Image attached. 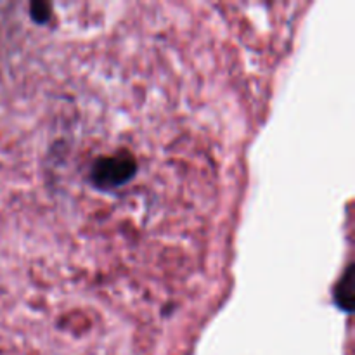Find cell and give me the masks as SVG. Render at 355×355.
<instances>
[{
	"instance_id": "obj_1",
	"label": "cell",
	"mask_w": 355,
	"mask_h": 355,
	"mask_svg": "<svg viewBox=\"0 0 355 355\" xmlns=\"http://www.w3.org/2000/svg\"><path fill=\"white\" fill-rule=\"evenodd\" d=\"M137 172V163L128 153L103 156L92 166V182L99 189H116L127 184Z\"/></svg>"
},
{
	"instance_id": "obj_2",
	"label": "cell",
	"mask_w": 355,
	"mask_h": 355,
	"mask_svg": "<svg viewBox=\"0 0 355 355\" xmlns=\"http://www.w3.org/2000/svg\"><path fill=\"white\" fill-rule=\"evenodd\" d=\"M336 305L343 311L350 312L354 305V267L347 269L345 276L342 277L340 284L336 286Z\"/></svg>"
},
{
	"instance_id": "obj_3",
	"label": "cell",
	"mask_w": 355,
	"mask_h": 355,
	"mask_svg": "<svg viewBox=\"0 0 355 355\" xmlns=\"http://www.w3.org/2000/svg\"><path fill=\"white\" fill-rule=\"evenodd\" d=\"M31 17H33L37 23H45L49 19V14H51V9H49L47 3L44 2H33L31 3Z\"/></svg>"
}]
</instances>
